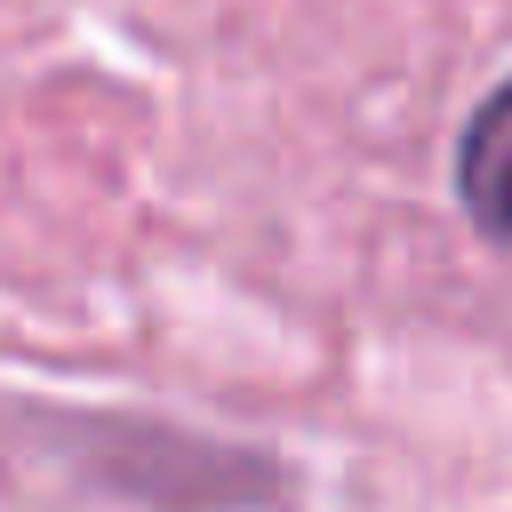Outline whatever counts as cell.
Masks as SVG:
<instances>
[{"label":"cell","mask_w":512,"mask_h":512,"mask_svg":"<svg viewBox=\"0 0 512 512\" xmlns=\"http://www.w3.org/2000/svg\"><path fill=\"white\" fill-rule=\"evenodd\" d=\"M456 192H464L472 224L512 248V80L472 112L464 152H456Z\"/></svg>","instance_id":"obj_1"}]
</instances>
